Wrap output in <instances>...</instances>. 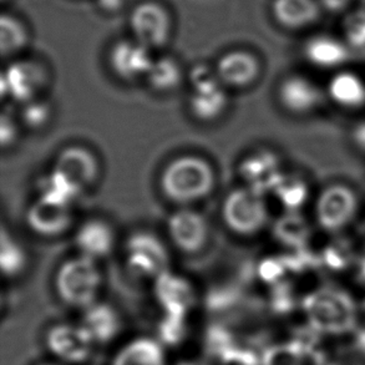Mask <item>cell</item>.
<instances>
[{"mask_svg":"<svg viewBox=\"0 0 365 365\" xmlns=\"http://www.w3.org/2000/svg\"><path fill=\"white\" fill-rule=\"evenodd\" d=\"M216 182V175L207 160L185 155L163 168L160 186L163 195L175 203L187 205L208 196Z\"/></svg>","mask_w":365,"mask_h":365,"instance_id":"cell-1","label":"cell"},{"mask_svg":"<svg viewBox=\"0 0 365 365\" xmlns=\"http://www.w3.org/2000/svg\"><path fill=\"white\" fill-rule=\"evenodd\" d=\"M60 296L74 306H85L94 301L101 284V273L96 261L79 256L65 261L55 278Z\"/></svg>","mask_w":365,"mask_h":365,"instance_id":"cell-2","label":"cell"},{"mask_svg":"<svg viewBox=\"0 0 365 365\" xmlns=\"http://www.w3.org/2000/svg\"><path fill=\"white\" fill-rule=\"evenodd\" d=\"M359 198L356 191L344 183H331L322 190L314 203V217L326 232H341L358 215Z\"/></svg>","mask_w":365,"mask_h":365,"instance_id":"cell-3","label":"cell"},{"mask_svg":"<svg viewBox=\"0 0 365 365\" xmlns=\"http://www.w3.org/2000/svg\"><path fill=\"white\" fill-rule=\"evenodd\" d=\"M222 217L233 232L241 236L256 235L268 222L263 195L250 187L235 190L223 202Z\"/></svg>","mask_w":365,"mask_h":365,"instance_id":"cell-4","label":"cell"},{"mask_svg":"<svg viewBox=\"0 0 365 365\" xmlns=\"http://www.w3.org/2000/svg\"><path fill=\"white\" fill-rule=\"evenodd\" d=\"M309 321L319 331L341 333L356 322V307L351 297L336 289H322L307 301Z\"/></svg>","mask_w":365,"mask_h":365,"instance_id":"cell-5","label":"cell"},{"mask_svg":"<svg viewBox=\"0 0 365 365\" xmlns=\"http://www.w3.org/2000/svg\"><path fill=\"white\" fill-rule=\"evenodd\" d=\"M171 16L158 1L148 0L136 5L130 15L133 40L148 49H158L168 44L171 35Z\"/></svg>","mask_w":365,"mask_h":365,"instance_id":"cell-6","label":"cell"},{"mask_svg":"<svg viewBox=\"0 0 365 365\" xmlns=\"http://www.w3.org/2000/svg\"><path fill=\"white\" fill-rule=\"evenodd\" d=\"M125 256L128 269L138 276L158 278L168 272V250L153 233H133L125 245Z\"/></svg>","mask_w":365,"mask_h":365,"instance_id":"cell-7","label":"cell"},{"mask_svg":"<svg viewBox=\"0 0 365 365\" xmlns=\"http://www.w3.org/2000/svg\"><path fill=\"white\" fill-rule=\"evenodd\" d=\"M48 81L44 68L35 61L20 60L9 65L3 74V94L9 95L11 99L26 104L33 100Z\"/></svg>","mask_w":365,"mask_h":365,"instance_id":"cell-8","label":"cell"},{"mask_svg":"<svg viewBox=\"0 0 365 365\" xmlns=\"http://www.w3.org/2000/svg\"><path fill=\"white\" fill-rule=\"evenodd\" d=\"M53 171L84 192L99 178V163L94 153L81 146H70L56 156Z\"/></svg>","mask_w":365,"mask_h":365,"instance_id":"cell-9","label":"cell"},{"mask_svg":"<svg viewBox=\"0 0 365 365\" xmlns=\"http://www.w3.org/2000/svg\"><path fill=\"white\" fill-rule=\"evenodd\" d=\"M277 95L282 108L297 116L314 113L324 101V94L319 86L304 75H289L282 80Z\"/></svg>","mask_w":365,"mask_h":365,"instance_id":"cell-10","label":"cell"},{"mask_svg":"<svg viewBox=\"0 0 365 365\" xmlns=\"http://www.w3.org/2000/svg\"><path fill=\"white\" fill-rule=\"evenodd\" d=\"M26 223L40 236L56 237L69 230L73 211L70 205L40 197L28 210Z\"/></svg>","mask_w":365,"mask_h":365,"instance_id":"cell-11","label":"cell"},{"mask_svg":"<svg viewBox=\"0 0 365 365\" xmlns=\"http://www.w3.org/2000/svg\"><path fill=\"white\" fill-rule=\"evenodd\" d=\"M168 235L178 250L187 253L201 251L208 238L206 220L192 210H178L168 222Z\"/></svg>","mask_w":365,"mask_h":365,"instance_id":"cell-12","label":"cell"},{"mask_svg":"<svg viewBox=\"0 0 365 365\" xmlns=\"http://www.w3.org/2000/svg\"><path fill=\"white\" fill-rule=\"evenodd\" d=\"M150 49L136 40H123L110 53V66L120 79L133 81L146 78L153 66Z\"/></svg>","mask_w":365,"mask_h":365,"instance_id":"cell-13","label":"cell"},{"mask_svg":"<svg viewBox=\"0 0 365 365\" xmlns=\"http://www.w3.org/2000/svg\"><path fill=\"white\" fill-rule=\"evenodd\" d=\"M218 79L223 86L235 89L247 88L253 84L261 73V65L247 50H232L222 55L216 65Z\"/></svg>","mask_w":365,"mask_h":365,"instance_id":"cell-14","label":"cell"},{"mask_svg":"<svg viewBox=\"0 0 365 365\" xmlns=\"http://www.w3.org/2000/svg\"><path fill=\"white\" fill-rule=\"evenodd\" d=\"M240 175L246 182V187L263 193L274 190L282 175L279 161L274 153L261 150L243 160L240 166Z\"/></svg>","mask_w":365,"mask_h":365,"instance_id":"cell-15","label":"cell"},{"mask_svg":"<svg viewBox=\"0 0 365 365\" xmlns=\"http://www.w3.org/2000/svg\"><path fill=\"white\" fill-rule=\"evenodd\" d=\"M75 245L80 256L98 261L108 256L115 245L113 228L103 220H90L80 226L75 235Z\"/></svg>","mask_w":365,"mask_h":365,"instance_id":"cell-16","label":"cell"},{"mask_svg":"<svg viewBox=\"0 0 365 365\" xmlns=\"http://www.w3.org/2000/svg\"><path fill=\"white\" fill-rule=\"evenodd\" d=\"M321 9L318 0H274L272 4V13L277 23L292 30L316 23Z\"/></svg>","mask_w":365,"mask_h":365,"instance_id":"cell-17","label":"cell"},{"mask_svg":"<svg viewBox=\"0 0 365 365\" xmlns=\"http://www.w3.org/2000/svg\"><path fill=\"white\" fill-rule=\"evenodd\" d=\"M327 95L343 109H361L365 106V83L354 73L339 71L329 81Z\"/></svg>","mask_w":365,"mask_h":365,"instance_id":"cell-18","label":"cell"},{"mask_svg":"<svg viewBox=\"0 0 365 365\" xmlns=\"http://www.w3.org/2000/svg\"><path fill=\"white\" fill-rule=\"evenodd\" d=\"M304 55L307 60L316 66L336 68L346 63L349 53L346 45L336 38L319 35L307 41Z\"/></svg>","mask_w":365,"mask_h":365,"instance_id":"cell-19","label":"cell"},{"mask_svg":"<svg viewBox=\"0 0 365 365\" xmlns=\"http://www.w3.org/2000/svg\"><path fill=\"white\" fill-rule=\"evenodd\" d=\"M227 106V95L223 86L215 89L193 91L190 101L192 114L201 121H213L218 119Z\"/></svg>","mask_w":365,"mask_h":365,"instance_id":"cell-20","label":"cell"},{"mask_svg":"<svg viewBox=\"0 0 365 365\" xmlns=\"http://www.w3.org/2000/svg\"><path fill=\"white\" fill-rule=\"evenodd\" d=\"M145 79L148 80L153 89L161 93H168L181 84L182 71L176 60L163 56L153 60V66Z\"/></svg>","mask_w":365,"mask_h":365,"instance_id":"cell-21","label":"cell"},{"mask_svg":"<svg viewBox=\"0 0 365 365\" xmlns=\"http://www.w3.org/2000/svg\"><path fill=\"white\" fill-rule=\"evenodd\" d=\"M29 34L24 24L13 15L3 14L0 18V50L4 58L18 54L28 44Z\"/></svg>","mask_w":365,"mask_h":365,"instance_id":"cell-22","label":"cell"},{"mask_svg":"<svg viewBox=\"0 0 365 365\" xmlns=\"http://www.w3.org/2000/svg\"><path fill=\"white\" fill-rule=\"evenodd\" d=\"M284 217L278 220L274 226V235L278 241L287 246L301 245L308 236V226L306 221L297 216L296 211H289Z\"/></svg>","mask_w":365,"mask_h":365,"instance_id":"cell-23","label":"cell"},{"mask_svg":"<svg viewBox=\"0 0 365 365\" xmlns=\"http://www.w3.org/2000/svg\"><path fill=\"white\" fill-rule=\"evenodd\" d=\"M277 197L289 211H296L306 201L307 188L298 178L282 176L274 187Z\"/></svg>","mask_w":365,"mask_h":365,"instance_id":"cell-24","label":"cell"},{"mask_svg":"<svg viewBox=\"0 0 365 365\" xmlns=\"http://www.w3.org/2000/svg\"><path fill=\"white\" fill-rule=\"evenodd\" d=\"M26 257L21 247L3 232L1 238V269L6 276H16L24 269Z\"/></svg>","mask_w":365,"mask_h":365,"instance_id":"cell-25","label":"cell"},{"mask_svg":"<svg viewBox=\"0 0 365 365\" xmlns=\"http://www.w3.org/2000/svg\"><path fill=\"white\" fill-rule=\"evenodd\" d=\"M346 43L356 48H365V9H356L346 15L343 23Z\"/></svg>","mask_w":365,"mask_h":365,"instance_id":"cell-26","label":"cell"},{"mask_svg":"<svg viewBox=\"0 0 365 365\" xmlns=\"http://www.w3.org/2000/svg\"><path fill=\"white\" fill-rule=\"evenodd\" d=\"M50 115L51 111L49 105L39 100H33L25 104L24 109L21 111V119L28 128H41L49 123Z\"/></svg>","mask_w":365,"mask_h":365,"instance_id":"cell-27","label":"cell"},{"mask_svg":"<svg viewBox=\"0 0 365 365\" xmlns=\"http://www.w3.org/2000/svg\"><path fill=\"white\" fill-rule=\"evenodd\" d=\"M193 91H202V90L215 89L218 86H223L218 79L216 69H210L205 65H198L191 71L190 75Z\"/></svg>","mask_w":365,"mask_h":365,"instance_id":"cell-28","label":"cell"},{"mask_svg":"<svg viewBox=\"0 0 365 365\" xmlns=\"http://www.w3.org/2000/svg\"><path fill=\"white\" fill-rule=\"evenodd\" d=\"M0 138H1V145L3 148L10 146L11 143H14L15 138H16V125H15L14 119L6 114L3 113L1 115V126H0Z\"/></svg>","mask_w":365,"mask_h":365,"instance_id":"cell-29","label":"cell"},{"mask_svg":"<svg viewBox=\"0 0 365 365\" xmlns=\"http://www.w3.org/2000/svg\"><path fill=\"white\" fill-rule=\"evenodd\" d=\"M322 8L331 11V13H339L348 8V5L351 4V0H318Z\"/></svg>","mask_w":365,"mask_h":365,"instance_id":"cell-30","label":"cell"},{"mask_svg":"<svg viewBox=\"0 0 365 365\" xmlns=\"http://www.w3.org/2000/svg\"><path fill=\"white\" fill-rule=\"evenodd\" d=\"M317 365H334V364H331V363H318V364Z\"/></svg>","mask_w":365,"mask_h":365,"instance_id":"cell-31","label":"cell"}]
</instances>
